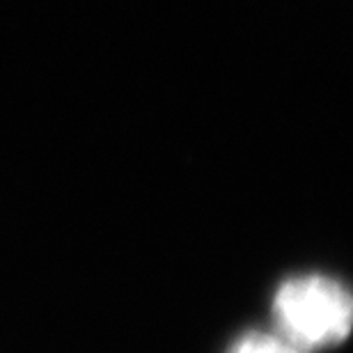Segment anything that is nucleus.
<instances>
[{
	"label": "nucleus",
	"mask_w": 353,
	"mask_h": 353,
	"mask_svg": "<svg viewBox=\"0 0 353 353\" xmlns=\"http://www.w3.org/2000/svg\"><path fill=\"white\" fill-rule=\"evenodd\" d=\"M273 312L280 335L303 351L337 344L351 328L349 292L321 275L285 282L275 296Z\"/></svg>",
	"instance_id": "1"
},
{
	"label": "nucleus",
	"mask_w": 353,
	"mask_h": 353,
	"mask_svg": "<svg viewBox=\"0 0 353 353\" xmlns=\"http://www.w3.org/2000/svg\"><path fill=\"white\" fill-rule=\"evenodd\" d=\"M230 353H303V349L285 340L282 335L255 333V335H248V337H243V340H239Z\"/></svg>",
	"instance_id": "2"
}]
</instances>
